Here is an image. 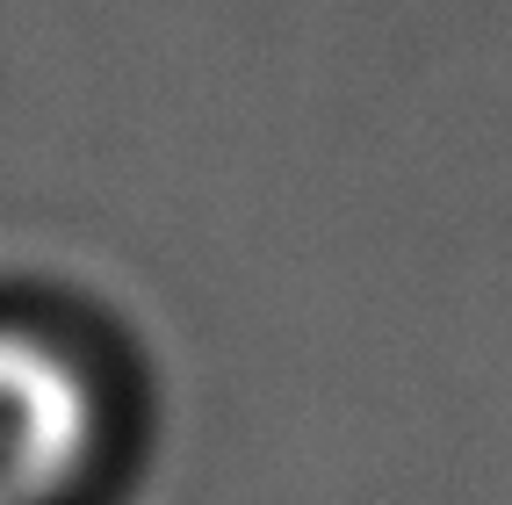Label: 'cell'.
<instances>
[{
    "mask_svg": "<svg viewBox=\"0 0 512 505\" xmlns=\"http://www.w3.org/2000/svg\"><path fill=\"white\" fill-rule=\"evenodd\" d=\"M101 448V390L58 332L0 318V505H65Z\"/></svg>",
    "mask_w": 512,
    "mask_h": 505,
    "instance_id": "cell-1",
    "label": "cell"
}]
</instances>
